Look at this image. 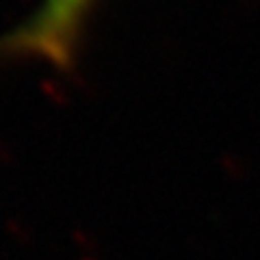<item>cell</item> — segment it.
<instances>
[{"label": "cell", "mask_w": 260, "mask_h": 260, "mask_svg": "<svg viewBox=\"0 0 260 260\" xmlns=\"http://www.w3.org/2000/svg\"><path fill=\"white\" fill-rule=\"evenodd\" d=\"M100 0H39L22 22L0 35V63L37 61L70 70L87 22Z\"/></svg>", "instance_id": "6da1fadb"}]
</instances>
